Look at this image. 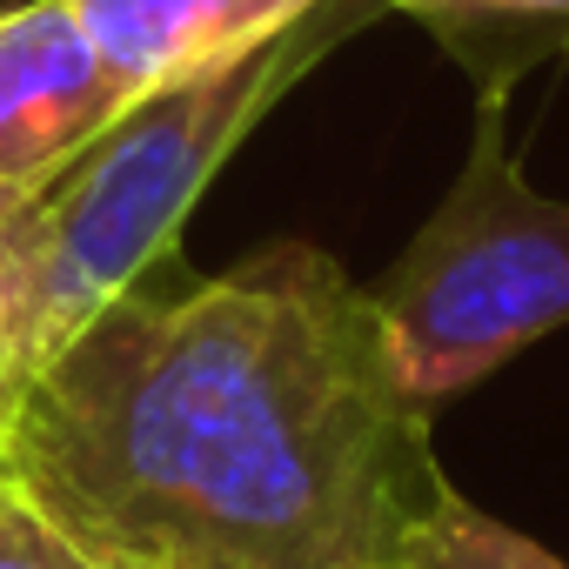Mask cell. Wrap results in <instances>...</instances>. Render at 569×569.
Here are the masks:
<instances>
[{
    "label": "cell",
    "instance_id": "obj_7",
    "mask_svg": "<svg viewBox=\"0 0 569 569\" xmlns=\"http://www.w3.org/2000/svg\"><path fill=\"white\" fill-rule=\"evenodd\" d=\"M422 569H569V562L549 556L536 536H522V529H509L489 509H476V502L456 496L449 516H442V529L422 549Z\"/></svg>",
    "mask_w": 569,
    "mask_h": 569
},
{
    "label": "cell",
    "instance_id": "obj_8",
    "mask_svg": "<svg viewBox=\"0 0 569 569\" xmlns=\"http://www.w3.org/2000/svg\"><path fill=\"white\" fill-rule=\"evenodd\" d=\"M0 569H101V562L21 476L0 469Z\"/></svg>",
    "mask_w": 569,
    "mask_h": 569
},
{
    "label": "cell",
    "instance_id": "obj_5",
    "mask_svg": "<svg viewBox=\"0 0 569 569\" xmlns=\"http://www.w3.org/2000/svg\"><path fill=\"white\" fill-rule=\"evenodd\" d=\"M101 61L148 101L174 81L214 74L302 21L316 0H68Z\"/></svg>",
    "mask_w": 569,
    "mask_h": 569
},
{
    "label": "cell",
    "instance_id": "obj_9",
    "mask_svg": "<svg viewBox=\"0 0 569 569\" xmlns=\"http://www.w3.org/2000/svg\"><path fill=\"white\" fill-rule=\"evenodd\" d=\"M0 221H8V208H0Z\"/></svg>",
    "mask_w": 569,
    "mask_h": 569
},
{
    "label": "cell",
    "instance_id": "obj_3",
    "mask_svg": "<svg viewBox=\"0 0 569 569\" xmlns=\"http://www.w3.org/2000/svg\"><path fill=\"white\" fill-rule=\"evenodd\" d=\"M369 296L429 409L569 329V201L522 181L509 101H476L462 174Z\"/></svg>",
    "mask_w": 569,
    "mask_h": 569
},
{
    "label": "cell",
    "instance_id": "obj_2",
    "mask_svg": "<svg viewBox=\"0 0 569 569\" xmlns=\"http://www.w3.org/2000/svg\"><path fill=\"white\" fill-rule=\"evenodd\" d=\"M376 14H389L382 0H316L254 54L128 108L0 221V436L134 281L181 254V228L228 154Z\"/></svg>",
    "mask_w": 569,
    "mask_h": 569
},
{
    "label": "cell",
    "instance_id": "obj_6",
    "mask_svg": "<svg viewBox=\"0 0 569 569\" xmlns=\"http://www.w3.org/2000/svg\"><path fill=\"white\" fill-rule=\"evenodd\" d=\"M476 81V101H509L522 74L569 54V0H382Z\"/></svg>",
    "mask_w": 569,
    "mask_h": 569
},
{
    "label": "cell",
    "instance_id": "obj_4",
    "mask_svg": "<svg viewBox=\"0 0 569 569\" xmlns=\"http://www.w3.org/2000/svg\"><path fill=\"white\" fill-rule=\"evenodd\" d=\"M141 94L101 61L68 0L0 8V208L41 194Z\"/></svg>",
    "mask_w": 569,
    "mask_h": 569
},
{
    "label": "cell",
    "instance_id": "obj_1",
    "mask_svg": "<svg viewBox=\"0 0 569 569\" xmlns=\"http://www.w3.org/2000/svg\"><path fill=\"white\" fill-rule=\"evenodd\" d=\"M0 469L101 569H422L456 502L376 296L316 241L148 268L28 389Z\"/></svg>",
    "mask_w": 569,
    "mask_h": 569
}]
</instances>
